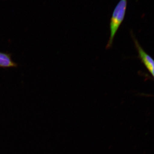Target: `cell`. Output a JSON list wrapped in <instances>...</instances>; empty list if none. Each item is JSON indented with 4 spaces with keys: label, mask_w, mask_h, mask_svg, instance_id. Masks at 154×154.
I'll list each match as a JSON object with an SVG mask.
<instances>
[{
    "label": "cell",
    "mask_w": 154,
    "mask_h": 154,
    "mask_svg": "<svg viewBox=\"0 0 154 154\" xmlns=\"http://www.w3.org/2000/svg\"><path fill=\"white\" fill-rule=\"evenodd\" d=\"M127 4L128 0H120L113 11L110 20V36L106 45L107 49L112 47L116 34L125 19Z\"/></svg>",
    "instance_id": "obj_1"
},
{
    "label": "cell",
    "mask_w": 154,
    "mask_h": 154,
    "mask_svg": "<svg viewBox=\"0 0 154 154\" xmlns=\"http://www.w3.org/2000/svg\"><path fill=\"white\" fill-rule=\"evenodd\" d=\"M132 37L136 48L138 52L139 56L140 58L141 61L143 63L149 71L151 73L152 75L154 78V60L151 57L145 52L134 36H133Z\"/></svg>",
    "instance_id": "obj_2"
},
{
    "label": "cell",
    "mask_w": 154,
    "mask_h": 154,
    "mask_svg": "<svg viewBox=\"0 0 154 154\" xmlns=\"http://www.w3.org/2000/svg\"><path fill=\"white\" fill-rule=\"evenodd\" d=\"M17 66V64L12 60L10 54L0 52V66L6 68L15 67Z\"/></svg>",
    "instance_id": "obj_3"
}]
</instances>
